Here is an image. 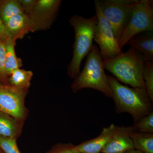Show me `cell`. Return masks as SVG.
I'll return each mask as SVG.
<instances>
[{
    "mask_svg": "<svg viewBox=\"0 0 153 153\" xmlns=\"http://www.w3.org/2000/svg\"><path fill=\"white\" fill-rule=\"evenodd\" d=\"M10 37L4 23L0 17V40L6 41Z\"/></svg>",
    "mask_w": 153,
    "mask_h": 153,
    "instance_id": "25",
    "label": "cell"
},
{
    "mask_svg": "<svg viewBox=\"0 0 153 153\" xmlns=\"http://www.w3.org/2000/svg\"><path fill=\"white\" fill-rule=\"evenodd\" d=\"M6 41L0 40V82L3 85H8L5 71Z\"/></svg>",
    "mask_w": 153,
    "mask_h": 153,
    "instance_id": "21",
    "label": "cell"
},
{
    "mask_svg": "<svg viewBox=\"0 0 153 153\" xmlns=\"http://www.w3.org/2000/svg\"><path fill=\"white\" fill-rule=\"evenodd\" d=\"M153 30L152 0H139L134 7L118 43L121 49L135 36Z\"/></svg>",
    "mask_w": 153,
    "mask_h": 153,
    "instance_id": "5",
    "label": "cell"
},
{
    "mask_svg": "<svg viewBox=\"0 0 153 153\" xmlns=\"http://www.w3.org/2000/svg\"><path fill=\"white\" fill-rule=\"evenodd\" d=\"M123 153H144L143 152H141L138 150L135 149H132L130 150L125 152Z\"/></svg>",
    "mask_w": 153,
    "mask_h": 153,
    "instance_id": "26",
    "label": "cell"
},
{
    "mask_svg": "<svg viewBox=\"0 0 153 153\" xmlns=\"http://www.w3.org/2000/svg\"><path fill=\"white\" fill-rule=\"evenodd\" d=\"M1 85H2V84L1 83V82H0V86Z\"/></svg>",
    "mask_w": 153,
    "mask_h": 153,
    "instance_id": "28",
    "label": "cell"
},
{
    "mask_svg": "<svg viewBox=\"0 0 153 153\" xmlns=\"http://www.w3.org/2000/svg\"><path fill=\"white\" fill-rule=\"evenodd\" d=\"M24 123L0 111V136L17 140L22 133Z\"/></svg>",
    "mask_w": 153,
    "mask_h": 153,
    "instance_id": "14",
    "label": "cell"
},
{
    "mask_svg": "<svg viewBox=\"0 0 153 153\" xmlns=\"http://www.w3.org/2000/svg\"><path fill=\"white\" fill-rule=\"evenodd\" d=\"M62 1L37 0L32 10L28 14L30 32L49 30L56 19Z\"/></svg>",
    "mask_w": 153,
    "mask_h": 153,
    "instance_id": "9",
    "label": "cell"
},
{
    "mask_svg": "<svg viewBox=\"0 0 153 153\" xmlns=\"http://www.w3.org/2000/svg\"><path fill=\"white\" fill-rule=\"evenodd\" d=\"M69 22L74 29L75 40L73 47V57L68 65L67 73L74 79L80 73L82 60L88 55L93 47L97 18L95 16L85 19L74 15L71 17Z\"/></svg>",
    "mask_w": 153,
    "mask_h": 153,
    "instance_id": "3",
    "label": "cell"
},
{
    "mask_svg": "<svg viewBox=\"0 0 153 153\" xmlns=\"http://www.w3.org/2000/svg\"><path fill=\"white\" fill-rule=\"evenodd\" d=\"M21 14L25 13L19 0L0 1V17L4 23L11 17Z\"/></svg>",
    "mask_w": 153,
    "mask_h": 153,
    "instance_id": "18",
    "label": "cell"
},
{
    "mask_svg": "<svg viewBox=\"0 0 153 153\" xmlns=\"http://www.w3.org/2000/svg\"><path fill=\"white\" fill-rule=\"evenodd\" d=\"M131 47L127 51L103 61L104 68L117 79L133 88L146 89L143 78V56Z\"/></svg>",
    "mask_w": 153,
    "mask_h": 153,
    "instance_id": "2",
    "label": "cell"
},
{
    "mask_svg": "<svg viewBox=\"0 0 153 153\" xmlns=\"http://www.w3.org/2000/svg\"><path fill=\"white\" fill-rule=\"evenodd\" d=\"M133 127L136 131L145 133H153V112L141 119Z\"/></svg>",
    "mask_w": 153,
    "mask_h": 153,
    "instance_id": "20",
    "label": "cell"
},
{
    "mask_svg": "<svg viewBox=\"0 0 153 153\" xmlns=\"http://www.w3.org/2000/svg\"><path fill=\"white\" fill-rule=\"evenodd\" d=\"M24 13L27 15L36 5L37 0H19Z\"/></svg>",
    "mask_w": 153,
    "mask_h": 153,
    "instance_id": "24",
    "label": "cell"
},
{
    "mask_svg": "<svg viewBox=\"0 0 153 153\" xmlns=\"http://www.w3.org/2000/svg\"><path fill=\"white\" fill-rule=\"evenodd\" d=\"M29 89L10 85L0 86V111L25 122L29 111L25 100Z\"/></svg>",
    "mask_w": 153,
    "mask_h": 153,
    "instance_id": "8",
    "label": "cell"
},
{
    "mask_svg": "<svg viewBox=\"0 0 153 153\" xmlns=\"http://www.w3.org/2000/svg\"><path fill=\"white\" fill-rule=\"evenodd\" d=\"M33 75L32 71L18 68L14 70L9 76L8 85L29 89Z\"/></svg>",
    "mask_w": 153,
    "mask_h": 153,
    "instance_id": "16",
    "label": "cell"
},
{
    "mask_svg": "<svg viewBox=\"0 0 153 153\" xmlns=\"http://www.w3.org/2000/svg\"><path fill=\"white\" fill-rule=\"evenodd\" d=\"M97 24L94 41L100 47V53L103 61L116 57L122 53L114 34L112 27L101 13L97 0L94 1Z\"/></svg>",
    "mask_w": 153,
    "mask_h": 153,
    "instance_id": "7",
    "label": "cell"
},
{
    "mask_svg": "<svg viewBox=\"0 0 153 153\" xmlns=\"http://www.w3.org/2000/svg\"><path fill=\"white\" fill-rule=\"evenodd\" d=\"M139 1V0H97L101 13L111 25L117 42L132 11Z\"/></svg>",
    "mask_w": 153,
    "mask_h": 153,
    "instance_id": "6",
    "label": "cell"
},
{
    "mask_svg": "<svg viewBox=\"0 0 153 153\" xmlns=\"http://www.w3.org/2000/svg\"><path fill=\"white\" fill-rule=\"evenodd\" d=\"M134 149L144 153H153V134L134 131L131 135Z\"/></svg>",
    "mask_w": 153,
    "mask_h": 153,
    "instance_id": "17",
    "label": "cell"
},
{
    "mask_svg": "<svg viewBox=\"0 0 153 153\" xmlns=\"http://www.w3.org/2000/svg\"><path fill=\"white\" fill-rule=\"evenodd\" d=\"M115 127L114 124H111L108 127L104 128L98 137L76 146L77 150L80 153H101L112 137Z\"/></svg>",
    "mask_w": 153,
    "mask_h": 153,
    "instance_id": "11",
    "label": "cell"
},
{
    "mask_svg": "<svg viewBox=\"0 0 153 153\" xmlns=\"http://www.w3.org/2000/svg\"><path fill=\"white\" fill-rule=\"evenodd\" d=\"M104 69L98 47L94 44L87 55L84 68L71 84V90L75 93L83 88H92L112 98V91Z\"/></svg>",
    "mask_w": 153,
    "mask_h": 153,
    "instance_id": "4",
    "label": "cell"
},
{
    "mask_svg": "<svg viewBox=\"0 0 153 153\" xmlns=\"http://www.w3.org/2000/svg\"><path fill=\"white\" fill-rule=\"evenodd\" d=\"M142 33L132 38L127 44L142 53L145 61H153V32L148 31Z\"/></svg>",
    "mask_w": 153,
    "mask_h": 153,
    "instance_id": "13",
    "label": "cell"
},
{
    "mask_svg": "<svg viewBox=\"0 0 153 153\" xmlns=\"http://www.w3.org/2000/svg\"><path fill=\"white\" fill-rule=\"evenodd\" d=\"M0 153H5L1 149H0Z\"/></svg>",
    "mask_w": 153,
    "mask_h": 153,
    "instance_id": "27",
    "label": "cell"
},
{
    "mask_svg": "<svg viewBox=\"0 0 153 153\" xmlns=\"http://www.w3.org/2000/svg\"><path fill=\"white\" fill-rule=\"evenodd\" d=\"M107 77L117 113H128L135 124L152 112V101L146 89L130 88L121 84L115 77Z\"/></svg>",
    "mask_w": 153,
    "mask_h": 153,
    "instance_id": "1",
    "label": "cell"
},
{
    "mask_svg": "<svg viewBox=\"0 0 153 153\" xmlns=\"http://www.w3.org/2000/svg\"><path fill=\"white\" fill-rule=\"evenodd\" d=\"M16 140L0 136V149L5 153H22L17 146Z\"/></svg>",
    "mask_w": 153,
    "mask_h": 153,
    "instance_id": "22",
    "label": "cell"
},
{
    "mask_svg": "<svg viewBox=\"0 0 153 153\" xmlns=\"http://www.w3.org/2000/svg\"><path fill=\"white\" fill-rule=\"evenodd\" d=\"M143 78L146 90L149 97L153 101V62L145 61L143 69Z\"/></svg>",
    "mask_w": 153,
    "mask_h": 153,
    "instance_id": "19",
    "label": "cell"
},
{
    "mask_svg": "<svg viewBox=\"0 0 153 153\" xmlns=\"http://www.w3.org/2000/svg\"><path fill=\"white\" fill-rule=\"evenodd\" d=\"M16 41L12 37H10L6 41L5 71L8 77L12 72L21 68L22 61L21 58L17 57L15 51Z\"/></svg>",
    "mask_w": 153,
    "mask_h": 153,
    "instance_id": "15",
    "label": "cell"
},
{
    "mask_svg": "<svg viewBox=\"0 0 153 153\" xmlns=\"http://www.w3.org/2000/svg\"></svg>",
    "mask_w": 153,
    "mask_h": 153,
    "instance_id": "29",
    "label": "cell"
},
{
    "mask_svg": "<svg viewBox=\"0 0 153 153\" xmlns=\"http://www.w3.org/2000/svg\"><path fill=\"white\" fill-rule=\"evenodd\" d=\"M47 153H80L76 146L71 143H59L54 146Z\"/></svg>",
    "mask_w": 153,
    "mask_h": 153,
    "instance_id": "23",
    "label": "cell"
},
{
    "mask_svg": "<svg viewBox=\"0 0 153 153\" xmlns=\"http://www.w3.org/2000/svg\"><path fill=\"white\" fill-rule=\"evenodd\" d=\"M136 131L133 126H115L112 137L102 150L101 153H123L134 149L131 135Z\"/></svg>",
    "mask_w": 153,
    "mask_h": 153,
    "instance_id": "10",
    "label": "cell"
},
{
    "mask_svg": "<svg viewBox=\"0 0 153 153\" xmlns=\"http://www.w3.org/2000/svg\"><path fill=\"white\" fill-rule=\"evenodd\" d=\"M10 36L14 40L22 39L30 32V22L27 15L19 14L13 16L4 23Z\"/></svg>",
    "mask_w": 153,
    "mask_h": 153,
    "instance_id": "12",
    "label": "cell"
}]
</instances>
